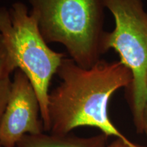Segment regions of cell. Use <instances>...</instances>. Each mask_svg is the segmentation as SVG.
<instances>
[{
  "label": "cell",
  "instance_id": "cell-8",
  "mask_svg": "<svg viewBox=\"0 0 147 147\" xmlns=\"http://www.w3.org/2000/svg\"><path fill=\"white\" fill-rule=\"evenodd\" d=\"M11 84L12 80L10 77L0 80V126L8 103Z\"/></svg>",
  "mask_w": 147,
  "mask_h": 147
},
{
  "label": "cell",
  "instance_id": "cell-10",
  "mask_svg": "<svg viewBox=\"0 0 147 147\" xmlns=\"http://www.w3.org/2000/svg\"><path fill=\"white\" fill-rule=\"evenodd\" d=\"M143 134L146 136L147 138V98L145 102L144 110H143Z\"/></svg>",
  "mask_w": 147,
  "mask_h": 147
},
{
  "label": "cell",
  "instance_id": "cell-5",
  "mask_svg": "<svg viewBox=\"0 0 147 147\" xmlns=\"http://www.w3.org/2000/svg\"><path fill=\"white\" fill-rule=\"evenodd\" d=\"M40 116V105L34 88L27 75L16 69L0 126V145L16 147L25 136L43 133Z\"/></svg>",
  "mask_w": 147,
  "mask_h": 147
},
{
  "label": "cell",
  "instance_id": "cell-9",
  "mask_svg": "<svg viewBox=\"0 0 147 147\" xmlns=\"http://www.w3.org/2000/svg\"><path fill=\"white\" fill-rule=\"evenodd\" d=\"M107 147H143L132 142H126L120 138H116L115 140L107 145Z\"/></svg>",
  "mask_w": 147,
  "mask_h": 147
},
{
  "label": "cell",
  "instance_id": "cell-6",
  "mask_svg": "<svg viewBox=\"0 0 147 147\" xmlns=\"http://www.w3.org/2000/svg\"><path fill=\"white\" fill-rule=\"evenodd\" d=\"M108 136L102 133L84 138L67 134H40L25 136L16 147H107Z\"/></svg>",
  "mask_w": 147,
  "mask_h": 147
},
{
  "label": "cell",
  "instance_id": "cell-4",
  "mask_svg": "<svg viewBox=\"0 0 147 147\" xmlns=\"http://www.w3.org/2000/svg\"><path fill=\"white\" fill-rule=\"evenodd\" d=\"M114 16L115 27L106 32L104 49H114L131 71L126 97L136 130L143 134V110L147 98V12L142 0H103Z\"/></svg>",
  "mask_w": 147,
  "mask_h": 147
},
{
  "label": "cell",
  "instance_id": "cell-11",
  "mask_svg": "<svg viewBox=\"0 0 147 147\" xmlns=\"http://www.w3.org/2000/svg\"><path fill=\"white\" fill-rule=\"evenodd\" d=\"M0 147H2V146H1V145H0Z\"/></svg>",
  "mask_w": 147,
  "mask_h": 147
},
{
  "label": "cell",
  "instance_id": "cell-3",
  "mask_svg": "<svg viewBox=\"0 0 147 147\" xmlns=\"http://www.w3.org/2000/svg\"><path fill=\"white\" fill-rule=\"evenodd\" d=\"M0 34L13 54L18 69L32 84L40 102L44 129L49 131L50 82L66 55L49 47L36 17L23 2L12 3L8 9L0 8Z\"/></svg>",
  "mask_w": 147,
  "mask_h": 147
},
{
  "label": "cell",
  "instance_id": "cell-2",
  "mask_svg": "<svg viewBox=\"0 0 147 147\" xmlns=\"http://www.w3.org/2000/svg\"><path fill=\"white\" fill-rule=\"evenodd\" d=\"M27 1L47 43L61 44L83 68H91L102 59L106 53L103 0Z\"/></svg>",
  "mask_w": 147,
  "mask_h": 147
},
{
  "label": "cell",
  "instance_id": "cell-7",
  "mask_svg": "<svg viewBox=\"0 0 147 147\" xmlns=\"http://www.w3.org/2000/svg\"><path fill=\"white\" fill-rule=\"evenodd\" d=\"M16 69L18 67L15 58L0 34V80L9 78Z\"/></svg>",
  "mask_w": 147,
  "mask_h": 147
},
{
  "label": "cell",
  "instance_id": "cell-1",
  "mask_svg": "<svg viewBox=\"0 0 147 147\" xmlns=\"http://www.w3.org/2000/svg\"><path fill=\"white\" fill-rule=\"evenodd\" d=\"M56 74L61 82L49 93L50 133L67 134L79 127H93L108 137L131 142L108 115L110 97L132 81L131 71L122 62L101 59L85 69L65 57Z\"/></svg>",
  "mask_w": 147,
  "mask_h": 147
}]
</instances>
